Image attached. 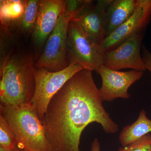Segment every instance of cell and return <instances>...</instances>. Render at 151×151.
Wrapping results in <instances>:
<instances>
[{"instance_id":"cell-1","label":"cell","mask_w":151,"mask_h":151,"mask_svg":"<svg viewBox=\"0 0 151 151\" xmlns=\"http://www.w3.org/2000/svg\"><path fill=\"white\" fill-rule=\"evenodd\" d=\"M92 71L76 73L50 100L41 121L51 151H80L81 134L92 123L107 134L119 130L103 106Z\"/></svg>"},{"instance_id":"cell-2","label":"cell","mask_w":151,"mask_h":151,"mask_svg":"<svg viewBox=\"0 0 151 151\" xmlns=\"http://www.w3.org/2000/svg\"><path fill=\"white\" fill-rule=\"evenodd\" d=\"M35 55L14 44L0 61V105L30 104L35 89Z\"/></svg>"},{"instance_id":"cell-3","label":"cell","mask_w":151,"mask_h":151,"mask_svg":"<svg viewBox=\"0 0 151 151\" xmlns=\"http://www.w3.org/2000/svg\"><path fill=\"white\" fill-rule=\"evenodd\" d=\"M0 116L14 132L20 148L24 151H51L42 122L30 104L0 105Z\"/></svg>"},{"instance_id":"cell-4","label":"cell","mask_w":151,"mask_h":151,"mask_svg":"<svg viewBox=\"0 0 151 151\" xmlns=\"http://www.w3.org/2000/svg\"><path fill=\"white\" fill-rule=\"evenodd\" d=\"M105 52L84 31L78 22H69L68 29L66 59L68 65H81L96 71L104 64Z\"/></svg>"},{"instance_id":"cell-5","label":"cell","mask_w":151,"mask_h":151,"mask_svg":"<svg viewBox=\"0 0 151 151\" xmlns=\"http://www.w3.org/2000/svg\"><path fill=\"white\" fill-rule=\"evenodd\" d=\"M84 69L77 64H70L63 70L55 72L43 68L35 67V89L30 104L41 120L52 98L73 75Z\"/></svg>"},{"instance_id":"cell-6","label":"cell","mask_w":151,"mask_h":151,"mask_svg":"<svg viewBox=\"0 0 151 151\" xmlns=\"http://www.w3.org/2000/svg\"><path fill=\"white\" fill-rule=\"evenodd\" d=\"M63 11L35 63L36 68H43L55 72L63 70L68 66L66 52L69 22L65 18Z\"/></svg>"},{"instance_id":"cell-7","label":"cell","mask_w":151,"mask_h":151,"mask_svg":"<svg viewBox=\"0 0 151 151\" xmlns=\"http://www.w3.org/2000/svg\"><path fill=\"white\" fill-rule=\"evenodd\" d=\"M151 19V0H137L132 16L103 41V51L113 50L136 34L145 33Z\"/></svg>"},{"instance_id":"cell-8","label":"cell","mask_w":151,"mask_h":151,"mask_svg":"<svg viewBox=\"0 0 151 151\" xmlns=\"http://www.w3.org/2000/svg\"><path fill=\"white\" fill-rule=\"evenodd\" d=\"M144 35L145 32L136 34L118 47L105 52L103 65L114 70L130 68L144 72L147 69L141 53Z\"/></svg>"},{"instance_id":"cell-9","label":"cell","mask_w":151,"mask_h":151,"mask_svg":"<svg viewBox=\"0 0 151 151\" xmlns=\"http://www.w3.org/2000/svg\"><path fill=\"white\" fill-rule=\"evenodd\" d=\"M97 73L102 79V86L99 89L101 98L103 101L111 102L117 98H130L129 88L141 79L144 72L134 70L120 71L110 69L103 65Z\"/></svg>"},{"instance_id":"cell-10","label":"cell","mask_w":151,"mask_h":151,"mask_svg":"<svg viewBox=\"0 0 151 151\" xmlns=\"http://www.w3.org/2000/svg\"><path fill=\"white\" fill-rule=\"evenodd\" d=\"M64 0H40L37 19L32 35L37 60L43 50L46 40L56 26L65 7Z\"/></svg>"},{"instance_id":"cell-11","label":"cell","mask_w":151,"mask_h":151,"mask_svg":"<svg viewBox=\"0 0 151 151\" xmlns=\"http://www.w3.org/2000/svg\"><path fill=\"white\" fill-rule=\"evenodd\" d=\"M112 0L94 1L75 20L96 44L101 46L105 38V20L106 10Z\"/></svg>"},{"instance_id":"cell-12","label":"cell","mask_w":151,"mask_h":151,"mask_svg":"<svg viewBox=\"0 0 151 151\" xmlns=\"http://www.w3.org/2000/svg\"><path fill=\"white\" fill-rule=\"evenodd\" d=\"M136 2L137 0H112L105 14V38L132 16L134 12Z\"/></svg>"},{"instance_id":"cell-13","label":"cell","mask_w":151,"mask_h":151,"mask_svg":"<svg viewBox=\"0 0 151 151\" xmlns=\"http://www.w3.org/2000/svg\"><path fill=\"white\" fill-rule=\"evenodd\" d=\"M151 133V119L148 118L145 111L143 109L134 123L123 128L119 135V142L122 147H126Z\"/></svg>"},{"instance_id":"cell-14","label":"cell","mask_w":151,"mask_h":151,"mask_svg":"<svg viewBox=\"0 0 151 151\" xmlns=\"http://www.w3.org/2000/svg\"><path fill=\"white\" fill-rule=\"evenodd\" d=\"M40 0H27L23 14L16 23L9 29L16 35H32L37 19Z\"/></svg>"},{"instance_id":"cell-15","label":"cell","mask_w":151,"mask_h":151,"mask_svg":"<svg viewBox=\"0 0 151 151\" xmlns=\"http://www.w3.org/2000/svg\"><path fill=\"white\" fill-rule=\"evenodd\" d=\"M27 1L2 0L0 2L1 26L9 29L21 18Z\"/></svg>"},{"instance_id":"cell-16","label":"cell","mask_w":151,"mask_h":151,"mask_svg":"<svg viewBox=\"0 0 151 151\" xmlns=\"http://www.w3.org/2000/svg\"><path fill=\"white\" fill-rule=\"evenodd\" d=\"M94 1L91 0H66L63 13L70 22L75 20Z\"/></svg>"},{"instance_id":"cell-17","label":"cell","mask_w":151,"mask_h":151,"mask_svg":"<svg viewBox=\"0 0 151 151\" xmlns=\"http://www.w3.org/2000/svg\"><path fill=\"white\" fill-rule=\"evenodd\" d=\"M18 146L15 135L5 119L0 116V147L11 151Z\"/></svg>"},{"instance_id":"cell-18","label":"cell","mask_w":151,"mask_h":151,"mask_svg":"<svg viewBox=\"0 0 151 151\" xmlns=\"http://www.w3.org/2000/svg\"><path fill=\"white\" fill-rule=\"evenodd\" d=\"M119 151H151V134L143 136Z\"/></svg>"},{"instance_id":"cell-19","label":"cell","mask_w":151,"mask_h":151,"mask_svg":"<svg viewBox=\"0 0 151 151\" xmlns=\"http://www.w3.org/2000/svg\"><path fill=\"white\" fill-rule=\"evenodd\" d=\"M142 56L145 65L146 69L148 70L151 74V52L145 46H142Z\"/></svg>"},{"instance_id":"cell-20","label":"cell","mask_w":151,"mask_h":151,"mask_svg":"<svg viewBox=\"0 0 151 151\" xmlns=\"http://www.w3.org/2000/svg\"><path fill=\"white\" fill-rule=\"evenodd\" d=\"M91 151H101L100 142L97 138H95L91 145Z\"/></svg>"},{"instance_id":"cell-21","label":"cell","mask_w":151,"mask_h":151,"mask_svg":"<svg viewBox=\"0 0 151 151\" xmlns=\"http://www.w3.org/2000/svg\"><path fill=\"white\" fill-rule=\"evenodd\" d=\"M11 151H24V150H23V149L21 148H20L18 146V147H17L16 148L14 149V150H12Z\"/></svg>"},{"instance_id":"cell-22","label":"cell","mask_w":151,"mask_h":151,"mask_svg":"<svg viewBox=\"0 0 151 151\" xmlns=\"http://www.w3.org/2000/svg\"><path fill=\"white\" fill-rule=\"evenodd\" d=\"M0 151H8L7 150H4V149H3V148L1 147H0Z\"/></svg>"}]
</instances>
